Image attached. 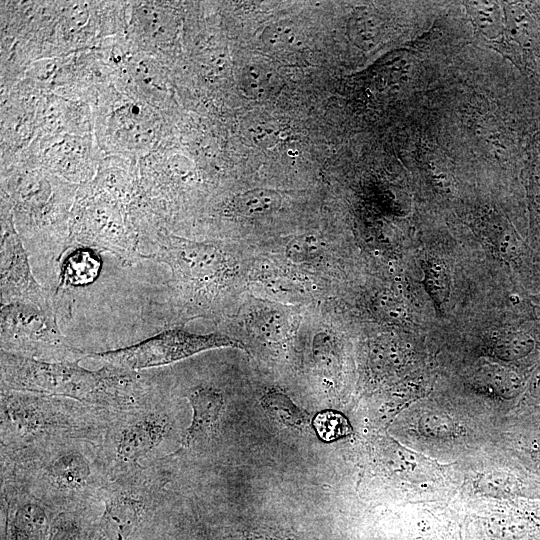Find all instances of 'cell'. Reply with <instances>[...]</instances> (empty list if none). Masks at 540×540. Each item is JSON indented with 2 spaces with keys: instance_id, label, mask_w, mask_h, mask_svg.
I'll return each instance as SVG.
<instances>
[{
  "instance_id": "18",
  "label": "cell",
  "mask_w": 540,
  "mask_h": 540,
  "mask_svg": "<svg viewBox=\"0 0 540 540\" xmlns=\"http://www.w3.org/2000/svg\"><path fill=\"white\" fill-rule=\"evenodd\" d=\"M425 286L432 298L444 302L449 294L450 278L445 266L437 260H429L425 266Z\"/></svg>"
},
{
  "instance_id": "21",
  "label": "cell",
  "mask_w": 540,
  "mask_h": 540,
  "mask_svg": "<svg viewBox=\"0 0 540 540\" xmlns=\"http://www.w3.org/2000/svg\"><path fill=\"white\" fill-rule=\"evenodd\" d=\"M378 307L388 318L399 319L402 318L405 313L400 301L390 294H383L380 296L378 299Z\"/></svg>"
},
{
  "instance_id": "16",
  "label": "cell",
  "mask_w": 540,
  "mask_h": 540,
  "mask_svg": "<svg viewBox=\"0 0 540 540\" xmlns=\"http://www.w3.org/2000/svg\"><path fill=\"white\" fill-rule=\"evenodd\" d=\"M47 519L44 511L35 504L20 507L14 517L15 540H44Z\"/></svg>"
},
{
  "instance_id": "17",
  "label": "cell",
  "mask_w": 540,
  "mask_h": 540,
  "mask_svg": "<svg viewBox=\"0 0 540 540\" xmlns=\"http://www.w3.org/2000/svg\"><path fill=\"white\" fill-rule=\"evenodd\" d=\"M312 426L318 437L325 442L338 440L352 432L348 419L342 413L334 410L319 412L314 417Z\"/></svg>"
},
{
  "instance_id": "2",
  "label": "cell",
  "mask_w": 540,
  "mask_h": 540,
  "mask_svg": "<svg viewBox=\"0 0 540 540\" xmlns=\"http://www.w3.org/2000/svg\"><path fill=\"white\" fill-rule=\"evenodd\" d=\"M2 196L27 251L52 262L70 248L71 206L76 185L40 172H18L3 182Z\"/></svg>"
},
{
  "instance_id": "10",
  "label": "cell",
  "mask_w": 540,
  "mask_h": 540,
  "mask_svg": "<svg viewBox=\"0 0 540 540\" xmlns=\"http://www.w3.org/2000/svg\"><path fill=\"white\" fill-rule=\"evenodd\" d=\"M467 14L478 34L486 41L502 45L505 37V15L502 5L494 1L464 2Z\"/></svg>"
},
{
  "instance_id": "8",
  "label": "cell",
  "mask_w": 540,
  "mask_h": 540,
  "mask_svg": "<svg viewBox=\"0 0 540 540\" xmlns=\"http://www.w3.org/2000/svg\"><path fill=\"white\" fill-rule=\"evenodd\" d=\"M168 428V421L161 414H150L141 418L119 435L116 452L120 460L134 462L147 455L157 447Z\"/></svg>"
},
{
  "instance_id": "12",
  "label": "cell",
  "mask_w": 540,
  "mask_h": 540,
  "mask_svg": "<svg viewBox=\"0 0 540 540\" xmlns=\"http://www.w3.org/2000/svg\"><path fill=\"white\" fill-rule=\"evenodd\" d=\"M91 473L87 459L80 453L68 452L57 457L49 466L48 474L60 488L77 489L87 482Z\"/></svg>"
},
{
  "instance_id": "5",
  "label": "cell",
  "mask_w": 540,
  "mask_h": 540,
  "mask_svg": "<svg viewBox=\"0 0 540 540\" xmlns=\"http://www.w3.org/2000/svg\"><path fill=\"white\" fill-rule=\"evenodd\" d=\"M217 348L245 350L240 340L224 334H196L181 328H170L129 346L88 353L86 358L99 361L104 366L136 372L172 364L200 352Z\"/></svg>"
},
{
  "instance_id": "14",
  "label": "cell",
  "mask_w": 540,
  "mask_h": 540,
  "mask_svg": "<svg viewBox=\"0 0 540 540\" xmlns=\"http://www.w3.org/2000/svg\"><path fill=\"white\" fill-rule=\"evenodd\" d=\"M261 404L271 417L286 426L304 429L310 423L309 414L279 390L267 391L262 396Z\"/></svg>"
},
{
  "instance_id": "13",
  "label": "cell",
  "mask_w": 540,
  "mask_h": 540,
  "mask_svg": "<svg viewBox=\"0 0 540 540\" xmlns=\"http://www.w3.org/2000/svg\"><path fill=\"white\" fill-rule=\"evenodd\" d=\"M282 204L281 195L272 189L256 188L236 195L232 207L248 218H259L276 212Z\"/></svg>"
},
{
  "instance_id": "4",
  "label": "cell",
  "mask_w": 540,
  "mask_h": 540,
  "mask_svg": "<svg viewBox=\"0 0 540 540\" xmlns=\"http://www.w3.org/2000/svg\"><path fill=\"white\" fill-rule=\"evenodd\" d=\"M1 350L44 361H80L86 353L62 334L56 312L25 303L1 305Z\"/></svg>"
},
{
  "instance_id": "7",
  "label": "cell",
  "mask_w": 540,
  "mask_h": 540,
  "mask_svg": "<svg viewBox=\"0 0 540 540\" xmlns=\"http://www.w3.org/2000/svg\"><path fill=\"white\" fill-rule=\"evenodd\" d=\"M187 399L192 408V420L182 437L181 445L190 448L216 435L224 409V398L218 389L199 385L189 390Z\"/></svg>"
},
{
  "instance_id": "15",
  "label": "cell",
  "mask_w": 540,
  "mask_h": 540,
  "mask_svg": "<svg viewBox=\"0 0 540 540\" xmlns=\"http://www.w3.org/2000/svg\"><path fill=\"white\" fill-rule=\"evenodd\" d=\"M505 15L504 42L509 40L522 47H528L533 39V19L520 3H503ZM503 42V43H504Z\"/></svg>"
},
{
  "instance_id": "19",
  "label": "cell",
  "mask_w": 540,
  "mask_h": 540,
  "mask_svg": "<svg viewBox=\"0 0 540 540\" xmlns=\"http://www.w3.org/2000/svg\"><path fill=\"white\" fill-rule=\"evenodd\" d=\"M259 334L269 341H278L286 337L288 331L285 316L277 310L260 312L253 322Z\"/></svg>"
},
{
  "instance_id": "11",
  "label": "cell",
  "mask_w": 540,
  "mask_h": 540,
  "mask_svg": "<svg viewBox=\"0 0 540 540\" xmlns=\"http://www.w3.org/2000/svg\"><path fill=\"white\" fill-rule=\"evenodd\" d=\"M99 257L89 248L76 247L60 265V286H84L93 282L100 271Z\"/></svg>"
},
{
  "instance_id": "3",
  "label": "cell",
  "mask_w": 540,
  "mask_h": 540,
  "mask_svg": "<svg viewBox=\"0 0 540 540\" xmlns=\"http://www.w3.org/2000/svg\"><path fill=\"white\" fill-rule=\"evenodd\" d=\"M75 199L70 218V248L108 252L123 265L142 260L138 233L126 205L83 189Z\"/></svg>"
},
{
  "instance_id": "6",
  "label": "cell",
  "mask_w": 540,
  "mask_h": 540,
  "mask_svg": "<svg viewBox=\"0 0 540 540\" xmlns=\"http://www.w3.org/2000/svg\"><path fill=\"white\" fill-rule=\"evenodd\" d=\"M29 253L16 230L8 200L1 205V305L25 303L54 311V299L33 275Z\"/></svg>"
},
{
  "instance_id": "22",
  "label": "cell",
  "mask_w": 540,
  "mask_h": 540,
  "mask_svg": "<svg viewBox=\"0 0 540 540\" xmlns=\"http://www.w3.org/2000/svg\"><path fill=\"white\" fill-rule=\"evenodd\" d=\"M51 540H78L76 527L68 522L58 524Z\"/></svg>"
},
{
  "instance_id": "9",
  "label": "cell",
  "mask_w": 540,
  "mask_h": 540,
  "mask_svg": "<svg viewBox=\"0 0 540 540\" xmlns=\"http://www.w3.org/2000/svg\"><path fill=\"white\" fill-rule=\"evenodd\" d=\"M144 513V505L129 494L110 498L101 517V531L106 540H129Z\"/></svg>"
},
{
  "instance_id": "20",
  "label": "cell",
  "mask_w": 540,
  "mask_h": 540,
  "mask_svg": "<svg viewBox=\"0 0 540 540\" xmlns=\"http://www.w3.org/2000/svg\"><path fill=\"white\" fill-rule=\"evenodd\" d=\"M322 245L314 235H301L291 239L285 249L287 257L296 263H305L317 258Z\"/></svg>"
},
{
  "instance_id": "1",
  "label": "cell",
  "mask_w": 540,
  "mask_h": 540,
  "mask_svg": "<svg viewBox=\"0 0 540 540\" xmlns=\"http://www.w3.org/2000/svg\"><path fill=\"white\" fill-rule=\"evenodd\" d=\"M78 362L44 361L1 350L2 386L101 404L125 403L143 390L134 371L111 366L93 371Z\"/></svg>"
}]
</instances>
